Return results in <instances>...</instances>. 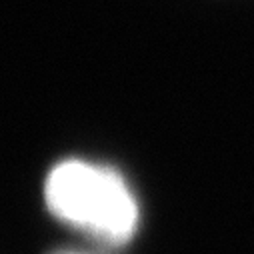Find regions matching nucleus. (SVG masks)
<instances>
[{"label":"nucleus","instance_id":"f257e3e1","mask_svg":"<svg viewBox=\"0 0 254 254\" xmlns=\"http://www.w3.org/2000/svg\"><path fill=\"white\" fill-rule=\"evenodd\" d=\"M44 198L56 218L110 244H124L136 232V200L124 178L108 166L60 162L46 178Z\"/></svg>","mask_w":254,"mask_h":254}]
</instances>
